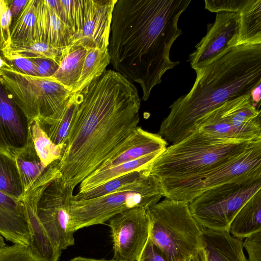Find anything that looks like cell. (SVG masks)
<instances>
[{
  "label": "cell",
  "instance_id": "obj_1",
  "mask_svg": "<svg viewBox=\"0 0 261 261\" xmlns=\"http://www.w3.org/2000/svg\"><path fill=\"white\" fill-rule=\"evenodd\" d=\"M80 93L58 168L74 189L121 148L137 128L141 99L135 85L106 70Z\"/></svg>",
  "mask_w": 261,
  "mask_h": 261
},
{
  "label": "cell",
  "instance_id": "obj_2",
  "mask_svg": "<svg viewBox=\"0 0 261 261\" xmlns=\"http://www.w3.org/2000/svg\"><path fill=\"white\" fill-rule=\"evenodd\" d=\"M191 0H117L108 47L114 70L140 84L146 101L163 74L178 65L171 47L182 32L181 14Z\"/></svg>",
  "mask_w": 261,
  "mask_h": 261
},
{
  "label": "cell",
  "instance_id": "obj_3",
  "mask_svg": "<svg viewBox=\"0 0 261 261\" xmlns=\"http://www.w3.org/2000/svg\"><path fill=\"white\" fill-rule=\"evenodd\" d=\"M195 71L192 88L169 106L160 127L159 134L172 144L195 131L196 121L206 113L261 84V44L230 47Z\"/></svg>",
  "mask_w": 261,
  "mask_h": 261
},
{
  "label": "cell",
  "instance_id": "obj_4",
  "mask_svg": "<svg viewBox=\"0 0 261 261\" xmlns=\"http://www.w3.org/2000/svg\"><path fill=\"white\" fill-rule=\"evenodd\" d=\"M255 142L215 138L196 129L167 147L148 171L159 180L196 176L237 156Z\"/></svg>",
  "mask_w": 261,
  "mask_h": 261
},
{
  "label": "cell",
  "instance_id": "obj_5",
  "mask_svg": "<svg viewBox=\"0 0 261 261\" xmlns=\"http://www.w3.org/2000/svg\"><path fill=\"white\" fill-rule=\"evenodd\" d=\"M149 238L167 261L185 260L202 248L203 228L189 203L165 198L146 210Z\"/></svg>",
  "mask_w": 261,
  "mask_h": 261
},
{
  "label": "cell",
  "instance_id": "obj_6",
  "mask_svg": "<svg viewBox=\"0 0 261 261\" xmlns=\"http://www.w3.org/2000/svg\"><path fill=\"white\" fill-rule=\"evenodd\" d=\"M162 197L160 180L148 170L142 171L136 180L112 193L88 200H72L69 230L73 233L83 227L103 224L116 214L132 208L147 209L159 202Z\"/></svg>",
  "mask_w": 261,
  "mask_h": 261
},
{
  "label": "cell",
  "instance_id": "obj_7",
  "mask_svg": "<svg viewBox=\"0 0 261 261\" xmlns=\"http://www.w3.org/2000/svg\"><path fill=\"white\" fill-rule=\"evenodd\" d=\"M0 81L32 121L50 123L62 113L71 93L50 77L19 72L8 63L0 68Z\"/></svg>",
  "mask_w": 261,
  "mask_h": 261
},
{
  "label": "cell",
  "instance_id": "obj_8",
  "mask_svg": "<svg viewBox=\"0 0 261 261\" xmlns=\"http://www.w3.org/2000/svg\"><path fill=\"white\" fill-rule=\"evenodd\" d=\"M261 177V141L243 152L202 174L183 179L160 180L166 198L189 203L208 189Z\"/></svg>",
  "mask_w": 261,
  "mask_h": 261
},
{
  "label": "cell",
  "instance_id": "obj_9",
  "mask_svg": "<svg viewBox=\"0 0 261 261\" xmlns=\"http://www.w3.org/2000/svg\"><path fill=\"white\" fill-rule=\"evenodd\" d=\"M261 190V177L206 190L189 202L191 215L202 227L226 230L244 204Z\"/></svg>",
  "mask_w": 261,
  "mask_h": 261
},
{
  "label": "cell",
  "instance_id": "obj_10",
  "mask_svg": "<svg viewBox=\"0 0 261 261\" xmlns=\"http://www.w3.org/2000/svg\"><path fill=\"white\" fill-rule=\"evenodd\" d=\"M195 126L215 138L261 141V111L254 106L249 93L219 105L200 118Z\"/></svg>",
  "mask_w": 261,
  "mask_h": 261
},
{
  "label": "cell",
  "instance_id": "obj_11",
  "mask_svg": "<svg viewBox=\"0 0 261 261\" xmlns=\"http://www.w3.org/2000/svg\"><path fill=\"white\" fill-rule=\"evenodd\" d=\"M73 189L59 177L45 187L36 203L38 218L52 242L61 251L74 244L73 233L69 230Z\"/></svg>",
  "mask_w": 261,
  "mask_h": 261
},
{
  "label": "cell",
  "instance_id": "obj_12",
  "mask_svg": "<svg viewBox=\"0 0 261 261\" xmlns=\"http://www.w3.org/2000/svg\"><path fill=\"white\" fill-rule=\"evenodd\" d=\"M146 210L136 207L123 211L109 221L116 261H136L149 238L150 223Z\"/></svg>",
  "mask_w": 261,
  "mask_h": 261
},
{
  "label": "cell",
  "instance_id": "obj_13",
  "mask_svg": "<svg viewBox=\"0 0 261 261\" xmlns=\"http://www.w3.org/2000/svg\"><path fill=\"white\" fill-rule=\"evenodd\" d=\"M239 28L238 13H217L214 22L207 24L206 35L189 55L191 67L194 70L201 68L227 48L235 46Z\"/></svg>",
  "mask_w": 261,
  "mask_h": 261
},
{
  "label": "cell",
  "instance_id": "obj_14",
  "mask_svg": "<svg viewBox=\"0 0 261 261\" xmlns=\"http://www.w3.org/2000/svg\"><path fill=\"white\" fill-rule=\"evenodd\" d=\"M32 121L0 81V151L13 158L32 141Z\"/></svg>",
  "mask_w": 261,
  "mask_h": 261
},
{
  "label": "cell",
  "instance_id": "obj_15",
  "mask_svg": "<svg viewBox=\"0 0 261 261\" xmlns=\"http://www.w3.org/2000/svg\"><path fill=\"white\" fill-rule=\"evenodd\" d=\"M117 0H85L82 27L71 45L107 48L112 13Z\"/></svg>",
  "mask_w": 261,
  "mask_h": 261
},
{
  "label": "cell",
  "instance_id": "obj_16",
  "mask_svg": "<svg viewBox=\"0 0 261 261\" xmlns=\"http://www.w3.org/2000/svg\"><path fill=\"white\" fill-rule=\"evenodd\" d=\"M0 235L14 244L28 247L31 239L29 219L22 199L0 191Z\"/></svg>",
  "mask_w": 261,
  "mask_h": 261
},
{
  "label": "cell",
  "instance_id": "obj_17",
  "mask_svg": "<svg viewBox=\"0 0 261 261\" xmlns=\"http://www.w3.org/2000/svg\"><path fill=\"white\" fill-rule=\"evenodd\" d=\"M46 186L44 185L29 191L22 198L31 232V239L27 247L40 261H59L61 250L52 242L36 214L37 198Z\"/></svg>",
  "mask_w": 261,
  "mask_h": 261
},
{
  "label": "cell",
  "instance_id": "obj_18",
  "mask_svg": "<svg viewBox=\"0 0 261 261\" xmlns=\"http://www.w3.org/2000/svg\"><path fill=\"white\" fill-rule=\"evenodd\" d=\"M15 159L24 194L61 176L58 168L59 161L55 162L48 166H45L37 153L32 140Z\"/></svg>",
  "mask_w": 261,
  "mask_h": 261
},
{
  "label": "cell",
  "instance_id": "obj_19",
  "mask_svg": "<svg viewBox=\"0 0 261 261\" xmlns=\"http://www.w3.org/2000/svg\"><path fill=\"white\" fill-rule=\"evenodd\" d=\"M167 144V141L159 134L147 132L138 126L119 151L98 170L108 169L153 153L163 152Z\"/></svg>",
  "mask_w": 261,
  "mask_h": 261
},
{
  "label": "cell",
  "instance_id": "obj_20",
  "mask_svg": "<svg viewBox=\"0 0 261 261\" xmlns=\"http://www.w3.org/2000/svg\"><path fill=\"white\" fill-rule=\"evenodd\" d=\"M35 8L37 26L41 41L60 48L69 47L73 39L70 28L45 0H36Z\"/></svg>",
  "mask_w": 261,
  "mask_h": 261
},
{
  "label": "cell",
  "instance_id": "obj_21",
  "mask_svg": "<svg viewBox=\"0 0 261 261\" xmlns=\"http://www.w3.org/2000/svg\"><path fill=\"white\" fill-rule=\"evenodd\" d=\"M202 243L206 261H247L242 239L228 231L203 228Z\"/></svg>",
  "mask_w": 261,
  "mask_h": 261
},
{
  "label": "cell",
  "instance_id": "obj_22",
  "mask_svg": "<svg viewBox=\"0 0 261 261\" xmlns=\"http://www.w3.org/2000/svg\"><path fill=\"white\" fill-rule=\"evenodd\" d=\"M163 152L153 153L108 169L97 170L80 184L78 193L85 192L112 179L130 172L148 170L151 164Z\"/></svg>",
  "mask_w": 261,
  "mask_h": 261
},
{
  "label": "cell",
  "instance_id": "obj_23",
  "mask_svg": "<svg viewBox=\"0 0 261 261\" xmlns=\"http://www.w3.org/2000/svg\"><path fill=\"white\" fill-rule=\"evenodd\" d=\"M261 231V190L256 193L241 208L231 222L228 231L243 239Z\"/></svg>",
  "mask_w": 261,
  "mask_h": 261
},
{
  "label": "cell",
  "instance_id": "obj_24",
  "mask_svg": "<svg viewBox=\"0 0 261 261\" xmlns=\"http://www.w3.org/2000/svg\"><path fill=\"white\" fill-rule=\"evenodd\" d=\"M238 13L239 28L235 46L261 44V0H247Z\"/></svg>",
  "mask_w": 261,
  "mask_h": 261
},
{
  "label": "cell",
  "instance_id": "obj_25",
  "mask_svg": "<svg viewBox=\"0 0 261 261\" xmlns=\"http://www.w3.org/2000/svg\"><path fill=\"white\" fill-rule=\"evenodd\" d=\"M87 51L82 46L70 45L50 77L71 93L80 77Z\"/></svg>",
  "mask_w": 261,
  "mask_h": 261
},
{
  "label": "cell",
  "instance_id": "obj_26",
  "mask_svg": "<svg viewBox=\"0 0 261 261\" xmlns=\"http://www.w3.org/2000/svg\"><path fill=\"white\" fill-rule=\"evenodd\" d=\"M36 0H29L10 27L11 43L27 44L42 42L36 18Z\"/></svg>",
  "mask_w": 261,
  "mask_h": 261
},
{
  "label": "cell",
  "instance_id": "obj_27",
  "mask_svg": "<svg viewBox=\"0 0 261 261\" xmlns=\"http://www.w3.org/2000/svg\"><path fill=\"white\" fill-rule=\"evenodd\" d=\"M110 63L108 48L87 49L80 77L71 94L81 92L101 75Z\"/></svg>",
  "mask_w": 261,
  "mask_h": 261
},
{
  "label": "cell",
  "instance_id": "obj_28",
  "mask_svg": "<svg viewBox=\"0 0 261 261\" xmlns=\"http://www.w3.org/2000/svg\"><path fill=\"white\" fill-rule=\"evenodd\" d=\"M80 100V93L71 94L59 117L50 123H38L51 141L56 145H66L70 126Z\"/></svg>",
  "mask_w": 261,
  "mask_h": 261
},
{
  "label": "cell",
  "instance_id": "obj_29",
  "mask_svg": "<svg viewBox=\"0 0 261 261\" xmlns=\"http://www.w3.org/2000/svg\"><path fill=\"white\" fill-rule=\"evenodd\" d=\"M69 47L60 48L43 42H34L27 44L11 43L9 47L3 49L1 52L2 55H16L29 59H49L59 64Z\"/></svg>",
  "mask_w": 261,
  "mask_h": 261
},
{
  "label": "cell",
  "instance_id": "obj_30",
  "mask_svg": "<svg viewBox=\"0 0 261 261\" xmlns=\"http://www.w3.org/2000/svg\"><path fill=\"white\" fill-rule=\"evenodd\" d=\"M0 191L18 199L24 192L14 158L0 151Z\"/></svg>",
  "mask_w": 261,
  "mask_h": 261
},
{
  "label": "cell",
  "instance_id": "obj_31",
  "mask_svg": "<svg viewBox=\"0 0 261 261\" xmlns=\"http://www.w3.org/2000/svg\"><path fill=\"white\" fill-rule=\"evenodd\" d=\"M31 135L37 153L45 166L61 160L66 145L54 143L35 121L31 123Z\"/></svg>",
  "mask_w": 261,
  "mask_h": 261
},
{
  "label": "cell",
  "instance_id": "obj_32",
  "mask_svg": "<svg viewBox=\"0 0 261 261\" xmlns=\"http://www.w3.org/2000/svg\"><path fill=\"white\" fill-rule=\"evenodd\" d=\"M142 171L132 172L121 176L112 179L85 192L77 193L76 195H73L72 200H88L112 193L123 186L136 180L140 177Z\"/></svg>",
  "mask_w": 261,
  "mask_h": 261
},
{
  "label": "cell",
  "instance_id": "obj_33",
  "mask_svg": "<svg viewBox=\"0 0 261 261\" xmlns=\"http://www.w3.org/2000/svg\"><path fill=\"white\" fill-rule=\"evenodd\" d=\"M0 261H40L28 247L17 244L0 249Z\"/></svg>",
  "mask_w": 261,
  "mask_h": 261
},
{
  "label": "cell",
  "instance_id": "obj_34",
  "mask_svg": "<svg viewBox=\"0 0 261 261\" xmlns=\"http://www.w3.org/2000/svg\"><path fill=\"white\" fill-rule=\"evenodd\" d=\"M247 0H205V9L212 12H230L238 13Z\"/></svg>",
  "mask_w": 261,
  "mask_h": 261
},
{
  "label": "cell",
  "instance_id": "obj_35",
  "mask_svg": "<svg viewBox=\"0 0 261 261\" xmlns=\"http://www.w3.org/2000/svg\"><path fill=\"white\" fill-rule=\"evenodd\" d=\"M2 55L12 67L19 72L26 74L39 76L36 67L31 59L16 55Z\"/></svg>",
  "mask_w": 261,
  "mask_h": 261
},
{
  "label": "cell",
  "instance_id": "obj_36",
  "mask_svg": "<svg viewBox=\"0 0 261 261\" xmlns=\"http://www.w3.org/2000/svg\"><path fill=\"white\" fill-rule=\"evenodd\" d=\"M6 3L7 0H0V51L11 44V24L8 21L5 13Z\"/></svg>",
  "mask_w": 261,
  "mask_h": 261
},
{
  "label": "cell",
  "instance_id": "obj_37",
  "mask_svg": "<svg viewBox=\"0 0 261 261\" xmlns=\"http://www.w3.org/2000/svg\"><path fill=\"white\" fill-rule=\"evenodd\" d=\"M243 247L248 254L247 261H261V231L246 238Z\"/></svg>",
  "mask_w": 261,
  "mask_h": 261
},
{
  "label": "cell",
  "instance_id": "obj_38",
  "mask_svg": "<svg viewBox=\"0 0 261 261\" xmlns=\"http://www.w3.org/2000/svg\"><path fill=\"white\" fill-rule=\"evenodd\" d=\"M31 60L36 67L39 76L41 77L52 76L58 69L59 65L56 62L47 59L36 58Z\"/></svg>",
  "mask_w": 261,
  "mask_h": 261
},
{
  "label": "cell",
  "instance_id": "obj_39",
  "mask_svg": "<svg viewBox=\"0 0 261 261\" xmlns=\"http://www.w3.org/2000/svg\"><path fill=\"white\" fill-rule=\"evenodd\" d=\"M182 260V261H186ZM136 261H167L149 238Z\"/></svg>",
  "mask_w": 261,
  "mask_h": 261
},
{
  "label": "cell",
  "instance_id": "obj_40",
  "mask_svg": "<svg viewBox=\"0 0 261 261\" xmlns=\"http://www.w3.org/2000/svg\"><path fill=\"white\" fill-rule=\"evenodd\" d=\"M9 1V7L12 14V22L19 15L29 0Z\"/></svg>",
  "mask_w": 261,
  "mask_h": 261
},
{
  "label": "cell",
  "instance_id": "obj_41",
  "mask_svg": "<svg viewBox=\"0 0 261 261\" xmlns=\"http://www.w3.org/2000/svg\"><path fill=\"white\" fill-rule=\"evenodd\" d=\"M261 84L254 88L250 92L251 99L254 106L258 110L260 109Z\"/></svg>",
  "mask_w": 261,
  "mask_h": 261
},
{
  "label": "cell",
  "instance_id": "obj_42",
  "mask_svg": "<svg viewBox=\"0 0 261 261\" xmlns=\"http://www.w3.org/2000/svg\"><path fill=\"white\" fill-rule=\"evenodd\" d=\"M186 261H206L204 249L203 248H200L188 257Z\"/></svg>",
  "mask_w": 261,
  "mask_h": 261
},
{
  "label": "cell",
  "instance_id": "obj_43",
  "mask_svg": "<svg viewBox=\"0 0 261 261\" xmlns=\"http://www.w3.org/2000/svg\"><path fill=\"white\" fill-rule=\"evenodd\" d=\"M69 261H116L113 259L112 260H106V259H96L93 258H90L87 257H84L81 256L75 257Z\"/></svg>",
  "mask_w": 261,
  "mask_h": 261
},
{
  "label": "cell",
  "instance_id": "obj_44",
  "mask_svg": "<svg viewBox=\"0 0 261 261\" xmlns=\"http://www.w3.org/2000/svg\"><path fill=\"white\" fill-rule=\"evenodd\" d=\"M8 63L6 61L3 57L0 56V68L6 66Z\"/></svg>",
  "mask_w": 261,
  "mask_h": 261
},
{
  "label": "cell",
  "instance_id": "obj_45",
  "mask_svg": "<svg viewBox=\"0 0 261 261\" xmlns=\"http://www.w3.org/2000/svg\"><path fill=\"white\" fill-rule=\"evenodd\" d=\"M6 246V245L4 242L3 237L1 235H0V249Z\"/></svg>",
  "mask_w": 261,
  "mask_h": 261
}]
</instances>
